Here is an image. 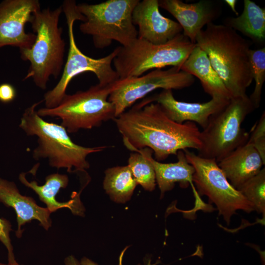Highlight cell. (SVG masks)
Wrapping results in <instances>:
<instances>
[{
	"instance_id": "1",
	"label": "cell",
	"mask_w": 265,
	"mask_h": 265,
	"mask_svg": "<svg viewBox=\"0 0 265 265\" xmlns=\"http://www.w3.org/2000/svg\"><path fill=\"white\" fill-rule=\"evenodd\" d=\"M114 120L128 149L135 152L149 148L159 161L177 155L179 150L198 151L201 147L200 131L196 124L172 120L157 103L142 101Z\"/></svg>"
},
{
	"instance_id": "2",
	"label": "cell",
	"mask_w": 265,
	"mask_h": 265,
	"mask_svg": "<svg viewBox=\"0 0 265 265\" xmlns=\"http://www.w3.org/2000/svg\"><path fill=\"white\" fill-rule=\"evenodd\" d=\"M195 44L206 53L232 98L247 95L253 81L251 41L228 26L211 23L198 33Z\"/></svg>"
},
{
	"instance_id": "3",
	"label": "cell",
	"mask_w": 265,
	"mask_h": 265,
	"mask_svg": "<svg viewBox=\"0 0 265 265\" xmlns=\"http://www.w3.org/2000/svg\"><path fill=\"white\" fill-rule=\"evenodd\" d=\"M43 100L25 109L20 128L27 136L37 137V146L32 155L35 160L47 159L50 166L66 168L67 172H85L90 167L87 157L100 152L107 146L84 147L74 143L66 129L61 125L45 121L37 114L36 108Z\"/></svg>"
},
{
	"instance_id": "4",
	"label": "cell",
	"mask_w": 265,
	"mask_h": 265,
	"mask_svg": "<svg viewBox=\"0 0 265 265\" xmlns=\"http://www.w3.org/2000/svg\"><path fill=\"white\" fill-rule=\"evenodd\" d=\"M62 13L61 5L34 12L30 23L35 40L30 48L20 51L21 59L30 63L24 80L31 79L42 90L47 88L51 77L56 79L60 75L64 65L66 43L59 26Z\"/></svg>"
},
{
	"instance_id": "5",
	"label": "cell",
	"mask_w": 265,
	"mask_h": 265,
	"mask_svg": "<svg viewBox=\"0 0 265 265\" xmlns=\"http://www.w3.org/2000/svg\"><path fill=\"white\" fill-rule=\"evenodd\" d=\"M74 0H66L61 5L66 20L69 38V49L67 59L58 82L44 95L45 107L52 108L57 106L67 94V88L71 80L77 75L90 72L94 73L99 84L106 86L119 79L112 64L117 54L119 47L107 55L96 59L84 54L78 48L75 38L74 24L76 21H85L84 17L79 11Z\"/></svg>"
},
{
	"instance_id": "6",
	"label": "cell",
	"mask_w": 265,
	"mask_h": 265,
	"mask_svg": "<svg viewBox=\"0 0 265 265\" xmlns=\"http://www.w3.org/2000/svg\"><path fill=\"white\" fill-rule=\"evenodd\" d=\"M139 0H108L98 4L77 5L85 21L80 31L92 38L94 46L103 49L113 41L123 47L137 38L138 32L132 21V13Z\"/></svg>"
},
{
	"instance_id": "7",
	"label": "cell",
	"mask_w": 265,
	"mask_h": 265,
	"mask_svg": "<svg viewBox=\"0 0 265 265\" xmlns=\"http://www.w3.org/2000/svg\"><path fill=\"white\" fill-rule=\"evenodd\" d=\"M195 46L183 33L160 45L137 38L126 47H119L112 64L119 79L140 76L166 66L180 68Z\"/></svg>"
},
{
	"instance_id": "8",
	"label": "cell",
	"mask_w": 265,
	"mask_h": 265,
	"mask_svg": "<svg viewBox=\"0 0 265 265\" xmlns=\"http://www.w3.org/2000/svg\"><path fill=\"white\" fill-rule=\"evenodd\" d=\"M111 84H97L85 91L66 94L56 107L37 110L41 117L57 118L68 133L90 130L116 118L114 105L108 100Z\"/></svg>"
},
{
	"instance_id": "9",
	"label": "cell",
	"mask_w": 265,
	"mask_h": 265,
	"mask_svg": "<svg viewBox=\"0 0 265 265\" xmlns=\"http://www.w3.org/2000/svg\"><path fill=\"white\" fill-rule=\"evenodd\" d=\"M255 108L247 95L232 98L221 110L212 115L200 132L201 147L197 155L218 162L247 143L249 133L242 128L246 117Z\"/></svg>"
},
{
	"instance_id": "10",
	"label": "cell",
	"mask_w": 265,
	"mask_h": 265,
	"mask_svg": "<svg viewBox=\"0 0 265 265\" xmlns=\"http://www.w3.org/2000/svg\"><path fill=\"white\" fill-rule=\"evenodd\" d=\"M184 151L195 169L192 182L198 193L207 196L216 205L219 215L227 225L237 211L247 213L254 211L251 204L230 184L215 160L201 157L188 149Z\"/></svg>"
},
{
	"instance_id": "11",
	"label": "cell",
	"mask_w": 265,
	"mask_h": 265,
	"mask_svg": "<svg viewBox=\"0 0 265 265\" xmlns=\"http://www.w3.org/2000/svg\"><path fill=\"white\" fill-rule=\"evenodd\" d=\"M195 78L179 67L158 69L138 77L118 79L111 84L108 100L117 117L136 101L158 89L179 90L191 86Z\"/></svg>"
},
{
	"instance_id": "12",
	"label": "cell",
	"mask_w": 265,
	"mask_h": 265,
	"mask_svg": "<svg viewBox=\"0 0 265 265\" xmlns=\"http://www.w3.org/2000/svg\"><path fill=\"white\" fill-rule=\"evenodd\" d=\"M38 0H4L0 2V48L11 46L20 51L32 46L34 33H27L25 26L33 14L40 9Z\"/></svg>"
},
{
	"instance_id": "13",
	"label": "cell",
	"mask_w": 265,
	"mask_h": 265,
	"mask_svg": "<svg viewBox=\"0 0 265 265\" xmlns=\"http://www.w3.org/2000/svg\"><path fill=\"white\" fill-rule=\"evenodd\" d=\"M159 5L176 18L183 35L194 44L203 27L218 18L222 10V2L213 0H201L192 3L181 0H160Z\"/></svg>"
},
{
	"instance_id": "14",
	"label": "cell",
	"mask_w": 265,
	"mask_h": 265,
	"mask_svg": "<svg viewBox=\"0 0 265 265\" xmlns=\"http://www.w3.org/2000/svg\"><path fill=\"white\" fill-rule=\"evenodd\" d=\"M146 99L149 103H158L172 120L180 124L193 122L203 129L207 126L210 117L223 109L230 100L212 98L209 101L203 103L179 101L175 99L170 89L163 90L160 93Z\"/></svg>"
},
{
	"instance_id": "15",
	"label": "cell",
	"mask_w": 265,
	"mask_h": 265,
	"mask_svg": "<svg viewBox=\"0 0 265 265\" xmlns=\"http://www.w3.org/2000/svg\"><path fill=\"white\" fill-rule=\"evenodd\" d=\"M158 0H143L138 2L132 13V21L138 27L137 38L151 43H167L183 29L180 24L161 15Z\"/></svg>"
},
{
	"instance_id": "16",
	"label": "cell",
	"mask_w": 265,
	"mask_h": 265,
	"mask_svg": "<svg viewBox=\"0 0 265 265\" xmlns=\"http://www.w3.org/2000/svg\"><path fill=\"white\" fill-rule=\"evenodd\" d=\"M0 202L14 209L18 223L16 235L18 238L22 234V226L32 220H38L47 230L52 225L50 211L39 206L32 197L22 195L13 182L0 178Z\"/></svg>"
},
{
	"instance_id": "17",
	"label": "cell",
	"mask_w": 265,
	"mask_h": 265,
	"mask_svg": "<svg viewBox=\"0 0 265 265\" xmlns=\"http://www.w3.org/2000/svg\"><path fill=\"white\" fill-rule=\"evenodd\" d=\"M217 164L236 189L257 174L265 165L258 151L247 142L230 153Z\"/></svg>"
},
{
	"instance_id": "18",
	"label": "cell",
	"mask_w": 265,
	"mask_h": 265,
	"mask_svg": "<svg viewBox=\"0 0 265 265\" xmlns=\"http://www.w3.org/2000/svg\"><path fill=\"white\" fill-rule=\"evenodd\" d=\"M142 149L154 167L161 197L166 192L172 189L176 183L183 188L188 187L193 183L195 169L188 162L183 150L178 151L177 162L161 163L153 158V152L151 149L145 147Z\"/></svg>"
},
{
	"instance_id": "19",
	"label": "cell",
	"mask_w": 265,
	"mask_h": 265,
	"mask_svg": "<svg viewBox=\"0 0 265 265\" xmlns=\"http://www.w3.org/2000/svg\"><path fill=\"white\" fill-rule=\"evenodd\" d=\"M19 179L21 183L38 195L39 199L46 205L47 208L51 213L59 209L67 208L74 214L79 215L83 214L84 208L81 204L79 193L74 192L72 199L65 202H58L55 198L59 190L68 186L69 178L67 175L59 173L49 175L45 178V183L42 186L38 185L35 181L28 182L24 172L20 174Z\"/></svg>"
},
{
	"instance_id": "20",
	"label": "cell",
	"mask_w": 265,
	"mask_h": 265,
	"mask_svg": "<svg viewBox=\"0 0 265 265\" xmlns=\"http://www.w3.org/2000/svg\"><path fill=\"white\" fill-rule=\"evenodd\" d=\"M180 69L198 78L205 92L212 98H232L207 54L196 45Z\"/></svg>"
},
{
	"instance_id": "21",
	"label": "cell",
	"mask_w": 265,
	"mask_h": 265,
	"mask_svg": "<svg viewBox=\"0 0 265 265\" xmlns=\"http://www.w3.org/2000/svg\"><path fill=\"white\" fill-rule=\"evenodd\" d=\"M241 14L236 17H227L223 25L241 32L257 44L265 40V9L254 1L244 0Z\"/></svg>"
},
{
	"instance_id": "22",
	"label": "cell",
	"mask_w": 265,
	"mask_h": 265,
	"mask_svg": "<svg viewBox=\"0 0 265 265\" xmlns=\"http://www.w3.org/2000/svg\"><path fill=\"white\" fill-rule=\"evenodd\" d=\"M104 188L113 201H129L137 185L128 165L108 168L105 172Z\"/></svg>"
},
{
	"instance_id": "23",
	"label": "cell",
	"mask_w": 265,
	"mask_h": 265,
	"mask_svg": "<svg viewBox=\"0 0 265 265\" xmlns=\"http://www.w3.org/2000/svg\"><path fill=\"white\" fill-rule=\"evenodd\" d=\"M128 165L137 185L149 191L155 189L156 185L155 170L142 149L130 154Z\"/></svg>"
},
{
	"instance_id": "24",
	"label": "cell",
	"mask_w": 265,
	"mask_h": 265,
	"mask_svg": "<svg viewBox=\"0 0 265 265\" xmlns=\"http://www.w3.org/2000/svg\"><path fill=\"white\" fill-rule=\"evenodd\" d=\"M251 204L254 211L265 217V168L238 189Z\"/></svg>"
},
{
	"instance_id": "25",
	"label": "cell",
	"mask_w": 265,
	"mask_h": 265,
	"mask_svg": "<svg viewBox=\"0 0 265 265\" xmlns=\"http://www.w3.org/2000/svg\"><path fill=\"white\" fill-rule=\"evenodd\" d=\"M250 58L255 87L249 98L257 109L260 105L263 86L265 81V48L251 49Z\"/></svg>"
},
{
	"instance_id": "26",
	"label": "cell",
	"mask_w": 265,
	"mask_h": 265,
	"mask_svg": "<svg viewBox=\"0 0 265 265\" xmlns=\"http://www.w3.org/2000/svg\"><path fill=\"white\" fill-rule=\"evenodd\" d=\"M247 143L251 144L261 156L265 164V112H263L259 120L252 129Z\"/></svg>"
},
{
	"instance_id": "27",
	"label": "cell",
	"mask_w": 265,
	"mask_h": 265,
	"mask_svg": "<svg viewBox=\"0 0 265 265\" xmlns=\"http://www.w3.org/2000/svg\"><path fill=\"white\" fill-rule=\"evenodd\" d=\"M11 230L10 222L6 219L0 218V241L8 250V265H20L15 260L9 237Z\"/></svg>"
},
{
	"instance_id": "28",
	"label": "cell",
	"mask_w": 265,
	"mask_h": 265,
	"mask_svg": "<svg viewBox=\"0 0 265 265\" xmlns=\"http://www.w3.org/2000/svg\"><path fill=\"white\" fill-rule=\"evenodd\" d=\"M16 96V91L14 87L9 83L0 84V101L8 103L13 101Z\"/></svg>"
},
{
	"instance_id": "29",
	"label": "cell",
	"mask_w": 265,
	"mask_h": 265,
	"mask_svg": "<svg viewBox=\"0 0 265 265\" xmlns=\"http://www.w3.org/2000/svg\"><path fill=\"white\" fill-rule=\"evenodd\" d=\"M65 265H81L79 262L74 256L70 255L64 260Z\"/></svg>"
},
{
	"instance_id": "30",
	"label": "cell",
	"mask_w": 265,
	"mask_h": 265,
	"mask_svg": "<svg viewBox=\"0 0 265 265\" xmlns=\"http://www.w3.org/2000/svg\"><path fill=\"white\" fill-rule=\"evenodd\" d=\"M225 2H226L230 7L231 10L236 14V15L238 16V12L237 11L236 5V3L237 2V0H225L224 1Z\"/></svg>"
},
{
	"instance_id": "31",
	"label": "cell",
	"mask_w": 265,
	"mask_h": 265,
	"mask_svg": "<svg viewBox=\"0 0 265 265\" xmlns=\"http://www.w3.org/2000/svg\"><path fill=\"white\" fill-rule=\"evenodd\" d=\"M81 265H98L96 263L85 257H83L80 262ZM137 265H141L138 264Z\"/></svg>"
},
{
	"instance_id": "32",
	"label": "cell",
	"mask_w": 265,
	"mask_h": 265,
	"mask_svg": "<svg viewBox=\"0 0 265 265\" xmlns=\"http://www.w3.org/2000/svg\"><path fill=\"white\" fill-rule=\"evenodd\" d=\"M0 265H8V264H7V265H5V264H3L0 263Z\"/></svg>"
}]
</instances>
